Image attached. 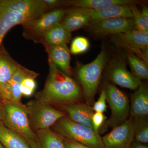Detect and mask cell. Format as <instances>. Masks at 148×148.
I'll return each mask as SVG.
<instances>
[{"label":"cell","instance_id":"35","mask_svg":"<svg viewBox=\"0 0 148 148\" xmlns=\"http://www.w3.org/2000/svg\"><path fill=\"white\" fill-rule=\"evenodd\" d=\"M3 120V112L2 109L0 108V123H1Z\"/></svg>","mask_w":148,"mask_h":148},{"label":"cell","instance_id":"5","mask_svg":"<svg viewBox=\"0 0 148 148\" xmlns=\"http://www.w3.org/2000/svg\"><path fill=\"white\" fill-rule=\"evenodd\" d=\"M25 107L32 129L36 131L49 128L65 117L63 112L36 100L28 102Z\"/></svg>","mask_w":148,"mask_h":148},{"label":"cell","instance_id":"12","mask_svg":"<svg viewBox=\"0 0 148 148\" xmlns=\"http://www.w3.org/2000/svg\"><path fill=\"white\" fill-rule=\"evenodd\" d=\"M65 13L64 10H56L45 13L36 20L24 26L29 32L42 36L44 33L54 25L61 23Z\"/></svg>","mask_w":148,"mask_h":148},{"label":"cell","instance_id":"17","mask_svg":"<svg viewBox=\"0 0 148 148\" xmlns=\"http://www.w3.org/2000/svg\"><path fill=\"white\" fill-rule=\"evenodd\" d=\"M132 17L129 4L115 5L102 10H90V22L112 18H132Z\"/></svg>","mask_w":148,"mask_h":148},{"label":"cell","instance_id":"28","mask_svg":"<svg viewBox=\"0 0 148 148\" xmlns=\"http://www.w3.org/2000/svg\"><path fill=\"white\" fill-rule=\"evenodd\" d=\"M90 46L89 41L83 37L75 38L72 41L71 47V52L73 54L84 53L88 50Z\"/></svg>","mask_w":148,"mask_h":148},{"label":"cell","instance_id":"3","mask_svg":"<svg viewBox=\"0 0 148 148\" xmlns=\"http://www.w3.org/2000/svg\"><path fill=\"white\" fill-rule=\"evenodd\" d=\"M54 132L62 138L75 141L92 148H104L102 138L90 127L72 121L66 117L54 125Z\"/></svg>","mask_w":148,"mask_h":148},{"label":"cell","instance_id":"15","mask_svg":"<svg viewBox=\"0 0 148 148\" xmlns=\"http://www.w3.org/2000/svg\"><path fill=\"white\" fill-rule=\"evenodd\" d=\"M130 114L131 118L147 117L148 114V89L141 83L132 94Z\"/></svg>","mask_w":148,"mask_h":148},{"label":"cell","instance_id":"36","mask_svg":"<svg viewBox=\"0 0 148 148\" xmlns=\"http://www.w3.org/2000/svg\"><path fill=\"white\" fill-rule=\"evenodd\" d=\"M0 148H4L3 147V146L1 144V143H0Z\"/></svg>","mask_w":148,"mask_h":148},{"label":"cell","instance_id":"34","mask_svg":"<svg viewBox=\"0 0 148 148\" xmlns=\"http://www.w3.org/2000/svg\"><path fill=\"white\" fill-rule=\"evenodd\" d=\"M44 2L46 4L48 7H52L57 5L58 3L60 2L59 1L56 0H44Z\"/></svg>","mask_w":148,"mask_h":148},{"label":"cell","instance_id":"11","mask_svg":"<svg viewBox=\"0 0 148 148\" xmlns=\"http://www.w3.org/2000/svg\"><path fill=\"white\" fill-rule=\"evenodd\" d=\"M86 27L91 33L99 35L113 36L136 29L132 18L121 17L90 22Z\"/></svg>","mask_w":148,"mask_h":148},{"label":"cell","instance_id":"25","mask_svg":"<svg viewBox=\"0 0 148 148\" xmlns=\"http://www.w3.org/2000/svg\"><path fill=\"white\" fill-rule=\"evenodd\" d=\"M132 12V18L134 21L135 29L138 31L148 33V9L147 7L143 8L141 12L138 10L135 3L130 4Z\"/></svg>","mask_w":148,"mask_h":148},{"label":"cell","instance_id":"32","mask_svg":"<svg viewBox=\"0 0 148 148\" xmlns=\"http://www.w3.org/2000/svg\"><path fill=\"white\" fill-rule=\"evenodd\" d=\"M21 85L22 86L34 91H35L36 87V84L34 79L31 78H28L24 79L21 83Z\"/></svg>","mask_w":148,"mask_h":148},{"label":"cell","instance_id":"29","mask_svg":"<svg viewBox=\"0 0 148 148\" xmlns=\"http://www.w3.org/2000/svg\"><path fill=\"white\" fill-rule=\"evenodd\" d=\"M106 92L104 90L101 91L98 101L93 104L92 108L93 112H99L104 113L107 110L106 105Z\"/></svg>","mask_w":148,"mask_h":148},{"label":"cell","instance_id":"18","mask_svg":"<svg viewBox=\"0 0 148 148\" xmlns=\"http://www.w3.org/2000/svg\"><path fill=\"white\" fill-rule=\"evenodd\" d=\"M36 19L30 16L4 12L0 10V48L6 34L12 27L18 24L26 25Z\"/></svg>","mask_w":148,"mask_h":148},{"label":"cell","instance_id":"7","mask_svg":"<svg viewBox=\"0 0 148 148\" xmlns=\"http://www.w3.org/2000/svg\"><path fill=\"white\" fill-rule=\"evenodd\" d=\"M112 38L116 45L148 62V33L133 29L113 35Z\"/></svg>","mask_w":148,"mask_h":148},{"label":"cell","instance_id":"21","mask_svg":"<svg viewBox=\"0 0 148 148\" xmlns=\"http://www.w3.org/2000/svg\"><path fill=\"white\" fill-rule=\"evenodd\" d=\"M42 36L48 45L67 44L71 38V32L66 30L61 23L54 25L44 33Z\"/></svg>","mask_w":148,"mask_h":148},{"label":"cell","instance_id":"31","mask_svg":"<svg viewBox=\"0 0 148 148\" xmlns=\"http://www.w3.org/2000/svg\"><path fill=\"white\" fill-rule=\"evenodd\" d=\"M62 138L64 140L65 148H92L84 145L75 141Z\"/></svg>","mask_w":148,"mask_h":148},{"label":"cell","instance_id":"23","mask_svg":"<svg viewBox=\"0 0 148 148\" xmlns=\"http://www.w3.org/2000/svg\"><path fill=\"white\" fill-rule=\"evenodd\" d=\"M20 66L0 49V85L9 81Z\"/></svg>","mask_w":148,"mask_h":148},{"label":"cell","instance_id":"1","mask_svg":"<svg viewBox=\"0 0 148 148\" xmlns=\"http://www.w3.org/2000/svg\"><path fill=\"white\" fill-rule=\"evenodd\" d=\"M49 65L47 80L43 90L37 94L36 101L49 105L74 103L80 96L79 86L49 59Z\"/></svg>","mask_w":148,"mask_h":148},{"label":"cell","instance_id":"13","mask_svg":"<svg viewBox=\"0 0 148 148\" xmlns=\"http://www.w3.org/2000/svg\"><path fill=\"white\" fill-rule=\"evenodd\" d=\"M90 9L78 8L69 10L61 24L71 33L81 29L90 22Z\"/></svg>","mask_w":148,"mask_h":148},{"label":"cell","instance_id":"16","mask_svg":"<svg viewBox=\"0 0 148 148\" xmlns=\"http://www.w3.org/2000/svg\"><path fill=\"white\" fill-rule=\"evenodd\" d=\"M65 108L71 120L94 130L92 123L94 112L90 106L83 103H72L66 105Z\"/></svg>","mask_w":148,"mask_h":148},{"label":"cell","instance_id":"14","mask_svg":"<svg viewBox=\"0 0 148 148\" xmlns=\"http://www.w3.org/2000/svg\"><path fill=\"white\" fill-rule=\"evenodd\" d=\"M47 50L49 60L64 73L70 76L72 73L71 55L67 44L48 45Z\"/></svg>","mask_w":148,"mask_h":148},{"label":"cell","instance_id":"6","mask_svg":"<svg viewBox=\"0 0 148 148\" xmlns=\"http://www.w3.org/2000/svg\"><path fill=\"white\" fill-rule=\"evenodd\" d=\"M104 90L112 112L108 124L114 128L127 119L130 109L129 100L124 92L113 85H106Z\"/></svg>","mask_w":148,"mask_h":148},{"label":"cell","instance_id":"19","mask_svg":"<svg viewBox=\"0 0 148 148\" xmlns=\"http://www.w3.org/2000/svg\"><path fill=\"white\" fill-rule=\"evenodd\" d=\"M136 3L130 0H79L66 2L68 5L73 6L75 8L95 10L105 9L115 5L130 4Z\"/></svg>","mask_w":148,"mask_h":148},{"label":"cell","instance_id":"10","mask_svg":"<svg viewBox=\"0 0 148 148\" xmlns=\"http://www.w3.org/2000/svg\"><path fill=\"white\" fill-rule=\"evenodd\" d=\"M108 74L109 79L114 84L131 90H136L142 83L127 70L126 61L121 57L111 61Z\"/></svg>","mask_w":148,"mask_h":148},{"label":"cell","instance_id":"26","mask_svg":"<svg viewBox=\"0 0 148 148\" xmlns=\"http://www.w3.org/2000/svg\"><path fill=\"white\" fill-rule=\"evenodd\" d=\"M135 141L144 144L148 143V122L147 117L131 118Z\"/></svg>","mask_w":148,"mask_h":148},{"label":"cell","instance_id":"24","mask_svg":"<svg viewBox=\"0 0 148 148\" xmlns=\"http://www.w3.org/2000/svg\"><path fill=\"white\" fill-rule=\"evenodd\" d=\"M127 58L132 75L140 80L148 79L147 62L139 58L132 52H128Z\"/></svg>","mask_w":148,"mask_h":148},{"label":"cell","instance_id":"2","mask_svg":"<svg viewBox=\"0 0 148 148\" xmlns=\"http://www.w3.org/2000/svg\"><path fill=\"white\" fill-rule=\"evenodd\" d=\"M4 125L21 135L31 148H40L36 134L32 129L25 105L4 102L2 106Z\"/></svg>","mask_w":148,"mask_h":148},{"label":"cell","instance_id":"37","mask_svg":"<svg viewBox=\"0 0 148 148\" xmlns=\"http://www.w3.org/2000/svg\"><path fill=\"white\" fill-rule=\"evenodd\" d=\"M2 108V105L1 104V102H0V108L1 109Z\"/></svg>","mask_w":148,"mask_h":148},{"label":"cell","instance_id":"8","mask_svg":"<svg viewBox=\"0 0 148 148\" xmlns=\"http://www.w3.org/2000/svg\"><path fill=\"white\" fill-rule=\"evenodd\" d=\"M48 8L42 0H2L0 10L33 17L37 19L46 13Z\"/></svg>","mask_w":148,"mask_h":148},{"label":"cell","instance_id":"20","mask_svg":"<svg viewBox=\"0 0 148 148\" xmlns=\"http://www.w3.org/2000/svg\"><path fill=\"white\" fill-rule=\"evenodd\" d=\"M0 143L4 148H31L21 135L0 123Z\"/></svg>","mask_w":148,"mask_h":148},{"label":"cell","instance_id":"33","mask_svg":"<svg viewBox=\"0 0 148 148\" xmlns=\"http://www.w3.org/2000/svg\"><path fill=\"white\" fill-rule=\"evenodd\" d=\"M129 148H148L147 144H144L138 143L134 140Z\"/></svg>","mask_w":148,"mask_h":148},{"label":"cell","instance_id":"9","mask_svg":"<svg viewBox=\"0 0 148 148\" xmlns=\"http://www.w3.org/2000/svg\"><path fill=\"white\" fill-rule=\"evenodd\" d=\"M134 140L131 118L102 138L104 148H129Z\"/></svg>","mask_w":148,"mask_h":148},{"label":"cell","instance_id":"22","mask_svg":"<svg viewBox=\"0 0 148 148\" xmlns=\"http://www.w3.org/2000/svg\"><path fill=\"white\" fill-rule=\"evenodd\" d=\"M36 134L40 148H65L62 137L50 128L36 130Z\"/></svg>","mask_w":148,"mask_h":148},{"label":"cell","instance_id":"30","mask_svg":"<svg viewBox=\"0 0 148 148\" xmlns=\"http://www.w3.org/2000/svg\"><path fill=\"white\" fill-rule=\"evenodd\" d=\"M106 116L103 113L95 112L92 117V123L93 129L98 132V130L101 127L106 119Z\"/></svg>","mask_w":148,"mask_h":148},{"label":"cell","instance_id":"4","mask_svg":"<svg viewBox=\"0 0 148 148\" xmlns=\"http://www.w3.org/2000/svg\"><path fill=\"white\" fill-rule=\"evenodd\" d=\"M107 60V53L103 49L93 61L89 64L81 65L78 69V78L88 106L93 103Z\"/></svg>","mask_w":148,"mask_h":148},{"label":"cell","instance_id":"27","mask_svg":"<svg viewBox=\"0 0 148 148\" xmlns=\"http://www.w3.org/2000/svg\"><path fill=\"white\" fill-rule=\"evenodd\" d=\"M39 74L32 71H30L21 66L16 70L13 74L9 81V83L11 84H21L24 79L28 78L34 79L38 76Z\"/></svg>","mask_w":148,"mask_h":148}]
</instances>
